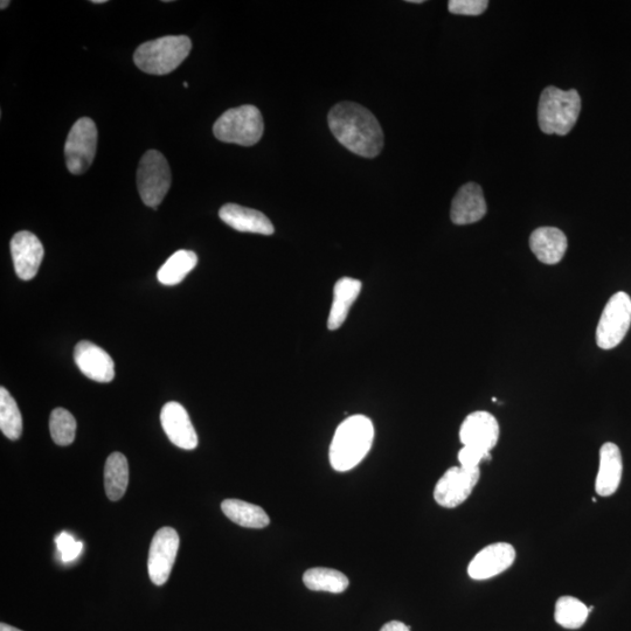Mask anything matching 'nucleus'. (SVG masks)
Listing matches in <instances>:
<instances>
[{"label": "nucleus", "instance_id": "obj_5", "mask_svg": "<svg viewBox=\"0 0 631 631\" xmlns=\"http://www.w3.org/2000/svg\"><path fill=\"white\" fill-rule=\"evenodd\" d=\"M265 131L261 112L254 106H241L227 110L214 124L213 133L219 141L253 147Z\"/></svg>", "mask_w": 631, "mask_h": 631}, {"label": "nucleus", "instance_id": "obj_29", "mask_svg": "<svg viewBox=\"0 0 631 631\" xmlns=\"http://www.w3.org/2000/svg\"><path fill=\"white\" fill-rule=\"evenodd\" d=\"M55 543H57L61 560L64 561V563H71V561L78 558L82 552V543L76 542L74 537L67 532H61L57 539H55Z\"/></svg>", "mask_w": 631, "mask_h": 631}, {"label": "nucleus", "instance_id": "obj_30", "mask_svg": "<svg viewBox=\"0 0 631 631\" xmlns=\"http://www.w3.org/2000/svg\"><path fill=\"white\" fill-rule=\"evenodd\" d=\"M490 453H484L480 449L464 446L459 453V462L464 468L480 467L482 461H489Z\"/></svg>", "mask_w": 631, "mask_h": 631}, {"label": "nucleus", "instance_id": "obj_2", "mask_svg": "<svg viewBox=\"0 0 631 631\" xmlns=\"http://www.w3.org/2000/svg\"><path fill=\"white\" fill-rule=\"evenodd\" d=\"M374 439L372 421L365 415H353L337 428L330 446V463L339 473L356 468L369 454Z\"/></svg>", "mask_w": 631, "mask_h": 631}, {"label": "nucleus", "instance_id": "obj_15", "mask_svg": "<svg viewBox=\"0 0 631 631\" xmlns=\"http://www.w3.org/2000/svg\"><path fill=\"white\" fill-rule=\"evenodd\" d=\"M164 432L173 445L185 450H193L198 446V435L194 429L190 415L186 409L171 401L166 404L161 413Z\"/></svg>", "mask_w": 631, "mask_h": 631}, {"label": "nucleus", "instance_id": "obj_27", "mask_svg": "<svg viewBox=\"0 0 631 631\" xmlns=\"http://www.w3.org/2000/svg\"><path fill=\"white\" fill-rule=\"evenodd\" d=\"M50 432L58 446L72 445L75 440L76 420L65 408H55L51 414Z\"/></svg>", "mask_w": 631, "mask_h": 631}, {"label": "nucleus", "instance_id": "obj_16", "mask_svg": "<svg viewBox=\"0 0 631 631\" xmlns=\"http://www.w3.org/2000/svg\"><path fill=\"white\" fill-rule=\"evenodd\" d=\"M487 214V203L482 187L476 183L463 185L453 199L450 218L455 225L478 223Z\"/></svg>", "mask_w": 631, "mask_h": 631}, {"label": "nucleus", "instance_id": "obj_20", "mask_svg": "<svg viewBox=\"0 0 631 631\" xmlns=\"http://www.w3.org/2000/svg\"><path fill=\"white\" fill-rule=\"evenodd\" d=\"M360 291H362V282L351 277H343L336 283L334 302H332L328 320L329 330L335 331L342 327Z\"/></svg>", "mask_w": 631, "mask_h": 631}, {"label": "nucleus", "instance_id": "obj_13", "mask_svg": "<svg viewBox=\"0 0 631 631\" xmlns=\"http://www.w3.org/2000/svg\"><path fill=\"white\" fill-rule=\"evenodd\" d=\"M499 439V425L494 415L478 411L467 416L460 429L463 446L490 453Z\"/></svg>", "mask_w": 631, "mask_h": 631}, {"label": "nucleus", "instance_id": "obj_12", "mask_svg": "<svg viewBox=\"0 0 631 631\" xmlns=\"http://www.w3.org/2000/svg\"><path fill=\"white\" fill-rule=\"evenodd\" d=\"M11 254L19 279L30 281L38 274L45 251L37 235L22 231L11 240Z\"/></svg>", "mask_w": 631, "mask_h": 631}, {"label": "nucleus", "instance_id": "obj_31", "mask_svg": "<svg viewBox=\"0 0 631 631\" xmlns=\"http://www.w3.org/2000/svg\"><path fill=\"white\" fill-rule=\"evenodd\" d=\"M380 631H411L405 623L399 621H392L385 624Z\"/></svg>", "mask_w": 631, "mask_h": 631}, {"label": "nucleus", "instance_id": "obj_28", "mask_svg": "<svg viewBox=\"0 0 631 631\" xmlns=\"http://www.w3.org/2000/svg\"><path fill=\"white\" fill-rule=\"evenodd\" d=\"M487 0H450L448 10L453 15L481 16L488 9Z\"/></svg>", "mask_w": 631, "mask_h": 631}, {"label": "nucleus", "instance_id": "obj_23", "mask_svg": "<svg viewBox=\"0 0 631 631\" xmlns=\"http://www.w3.org/2000/svg\"><path fill=\"white\" fill-rule=\"evenodd\" d=\"M303 582L310 591L334 594L345 592L350 584L344 573L325 567L310 568L304 573Z\"/></svg>", "mask_w": 631, "mask_h": 631}, {"label": "nucleus", "instance_id": "obj_22", "mask_svg": "<svg viewBox=\"0 0 631 631\" xmlns=\"http://www.w3.org/2000/svg\"><path fill=\"white\" fill-rule=\"evenodd\" d=\"M129 484L127 457L121 453L110 455L104 467V488L110 501L117 502L126 494Z\"/></svg>", "mask_w": 631, "mask_h": 631}, {"label": "nucleus", "instance_id": "obj_8", "mask_svg": "<svg viewBox=\"0 0 631 631\" xmlns=\"http://www.w3.org/2000/svg\"><path fill=\"white\" fill-rule=\"evenodd\" d=\"M97 138V128L89 117H82L69 131L65 157L67 169L72 175H83L92 166L96 155Z\"/></svg>", "mask_w": 631, "mask_h": 631}, {"label": "nucleus", "instance_id": "obj_17", "mask_svg": "<svg viewBox=\"0 0 631 631\" xmlns=\"http://www.w3.org/2000/svg\"><path fill=\"white\" fill-rule=\"evenodd\" d=\"M219 217L235 231L262 235L274 234V226L265 214L237 204H226L220 208Z\"/></svg>", "mask_w": 631, "mask_h": 631}, {"label": "nucleus", "instance_id": "obj_4", "mask_svg": "<svg viewBox=\"0 0 631 631\" xmlns=\"http://www.w3.org/2000/svg\"><path fill=\"white\" fill-rule=\"evenodd\" d=\"M191 50L189 37L168 36L142 44L134 54V61L144 73L166 75L182 65Z\"/></svg>", "mask_w": 631, "mask_h": 631}, {"label": "nucleus", "instance_id": "obj_11", "mask_svg": "<svg viewBox=\"0 0 631 631\" xmlns=\"http://www.w3.org/2000/svg\"><path fill=\"white\" fill-rule=\"evenodd\" d=\"M516 560V550L511 544L496 543L484 547L470 561L468 574L471 579L482 581L502 574Z\"/></svg>", "mask_w": 631, "mask_h": 631}, {"label": "nucleus", "instance_id": "obj_32", "mask_svg": "<svg viewBox=\"0 0 631 631\" xmlns=\"http://www.w3.org/2000/svg\"><path fill=\"white\" fill-rule=\"evenodd\" d=\"M0 631H23V630H19L15 627L9 626V624H6V623H2L0 624Z\"/></svg>", "mask_w": 631, "mask_h": 631}, {"label": "nucleus", "instance_id": "obj_3", "mask_svg": "<svg viewBox=\"0 0 631 631\" xmlns=\"http://www.w3.org/2000/svg\"><path fill=\"white\" fill-rule=\"evenodd\" d=\"M581 112L580 95L575 89L547 87L540 95L538 122L547 135L566 136L571 133Z\"/></svg>", "mask_w": 631, "mask_h": 631}, {"label": "nucleus", "instance_id": "obj_1", "mask_svg": "<svg viewBox=\"0 0 631 631\" xmlns=\"http://www.w3.org/2000/svg\"><path fill=\"white\" fill-rule=\"evenodd\" d=\"M328 122L336 140L353 154L374 158L384 148V133L376 116L358 103L336 104Z\"/></svg>", "mask_w": 631, "mask_h": 631}, {"label": "nucleus", "instance_id": "obj_33", "mask_svg": "<svg viewBox=\"0 0 631 631\" xmlns=\"http://www.w3.org/2000/svg\"><path fill=\"white\" fill-rule=\"evenodd\" d=\"M0 5H2V6H0V9L5 10L10 5V2H9V0H6V2H5V0H3V2L0 3Z\"/></svg>", "mask_w": 631, "mask_h": 631}, {"label": "nucleus", "instance_id": "obj_24", "mask_svg": "<svg viewBox=\"0 0 631 631\" xmlns=\"http://www.w3.org/2000/svg\"><path fill=\"white\" fill-rule=\"evenodd\" d=\"M198 256L192 251H178L158 270L157 279L164 286H176L197 266Z\"/></svg>", "mask_w": 631, "mask_h": 631}, {"label": "nucleus", "instance_id": "obj_19", "mask_svg": "<svg viewBox=\"0 0 631 631\" xmlns=\"http://www.w3.org/2000/svg\"><path fill=\"white\" fill-rule=\"evenodd\" d=\"M530 247L540 262L552 266L563 260L568 241L565 233L558 228L540 227L531 234Z\"/></svg>", "mask_w": 631, "mask_h": 631}, {"label": "nucleus", "instance_id": "obj_21", "mask_svg": "<svg viewBox=\"0 0 631 631\" xmlns=\"http://www.w3.org/2000/svg\"><path fill=\"white\" fill-rule=\"evenodd\" d=\"M221 510L228 519L242 528L263 529L270 523L267 512L261 506L240 499H226L221 503Z\"/></svg>", "mask_w": 631, "mask_h": 631}, {"label": "nucleus", "instance_id": "obj_6", "mask_svg": "<svg viewBox=\"0 0 631 631\" xmlns=\"http://www.w3.org/2000/svg\"><path fill=\"white\" fill-rule=\"evenodd\" d=\"M171 183V170L164 155L156 150L144 154L137 171V186L143 203L156 210L168 194Z\"/></svg>", "mask_w": 631, "mask_h": 631}, {"label": "nucleus", "instance_id": "obj_18", "mask_svg": "<svg viewBox=\"0 0 631 631\" xmlns=\"http://www.w3.org/2000/svg\"><path fill=\"white\" fill-rule=\"evenodd\" d=\"M623 473L622 454L615 443L607 442L600 449V467L595 481L596 494L609 497L620 487Z\"/></svg>", "mask_w": 631, "mask_h": 631}, {"label": "nucleus", "instance_id": "obj_9", "mask_svg": "<svg viewBox=\"0 0 631 631\" xmlns=\"http://www.w3.org/2000/svg\"><path fill=\"white\" fill-rule=\"evenodd\" d=\"M481 470L477 468L452 467L435 485L434 498L442 508L454 509L466 502L480 481Z\"/></svg>", "mask_w": 631, "mask_h": 631}, {"label": "nucleus", "instance_id": "obj_26", "mask_svg": "<svg viewBox=\"0 0 631 631\" xmlns=\"http://www.w3.org/2000/svg\"><path fill=\"white\" fill-rule=\"evenodd\" d=\"M588 607L573 596H561L556 603L554 619L566 629H579L588 619Z\"/></svg>", "mask_w": 631, "mask_h": 631}, {"label": "nucleus", "instance_id": "obj_14", "mask_svg": "<svg viewBox=\"0 0 631 631\" xmlns=\"http://www.w3.org/2000/svg\"><path fill=\"white\" fill-rule=\"evenodd\" d=\"M74 360L80 371L97 383H110L115 377L113 358L92 342L83 341L76 345Z\"/></svg>", "mask_w": 631, "mask_h": 631}, {"label": "nucleus", "instance_id": "obj_7", "mask_svg": "<svg viewBox=\"0 0 631 631\" xmlns=\"http://www.w3.org/2000/svg\"><path fill=\"white\" fill-rule=\"evenodd\" d=\"M631 325V298L628 294L616 293L607 302L596 329V343L602 350H612L619 345Z\"/></svg>", "mask_w": 631, "mask_h": 631}, {"label": "nucleus", "instance_id": "obj_34", "mask_svg": "<svg viewBox=\"0 0 631 631\" xmlns=\"http://www.w3.org/2000/svg\"><path fill=\"white\" fill-rule=\"evenodd\" d=\"M408 3H411V4H422V3H424V0H408Z\"/></svg>", "mask_w": 631, "mask_h": 631}, {"label": "nucleus", "instance_id": "obj_25", "mask_svg": "<svg viewBox=\"0 0 631 631\" xmlns=\"http://www.w3.org/2000/svg\"><path fill=\"white\" fill-rule=\"evenodd\" d=\"M0 429L12 441L18 440L23 434L22 413L5 387L0 388Z\"/></svg>", "mask_w": 631, "mask_h": 631}, {"label": "nucleus", "instance_id": "obj_10", "mask_svg": "<svg viewBox=\"0 0 631 631\" xmlns=\"http://www.w3.org/2000/svg\"><path fill=\"white\" fill-rule=\"evenodd\" d=\"M179 536L172 528L158 530L152 539L149 558V577L156 586H163L169 580L179 550Z\"/></svg>", "mask_w": 631, "mask_h": 631}, {"label": "nucleus", "instance_id": "obj_35", "mask_svg": "<svg viewBox=\"0 0 631 631\" xmlns=\"http://www.w3.org/2000/svg\"><path fill=\"white\" fill-rule=\"evenodd\" d=\"M93 4H104L107 3V0H93Z\"/></svg>", "mask_w": 631, "mask_h": 631}]
</instances>
